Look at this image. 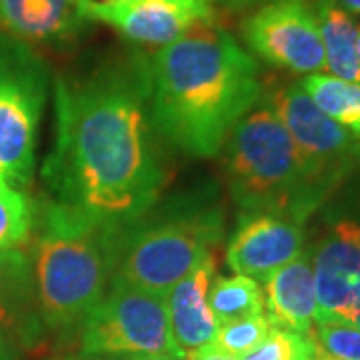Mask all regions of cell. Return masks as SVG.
Instances as JSON below:
<instances>
[{
  "label": "cell",
  "mask_w": 360,
  "mask_h": 360,
  "mask_svg": "<svg viewBox=\"0 0 360 360\" xmlns=\"http://www.w3.org/2000/svg\"><path fill=\"white\" fill-rule=\"evenodd\" d=\"M182 360H240V359H234V356H231V354L222 352V350L214 347V345H206V347L202 348H196V350L186 352Z\"/></svg>",
  "instance_id": "25"
},
{
  "label": "cell",
  "mask_w": 360,
  "mask_h": 360,
  "mask_svg": "<svg viewBox=\"0 0 360 360\" xmlns=\"http://www.w3.org/2000/svg\"><path fill=\"white\" fill-rule=\"evenodd\" d=\"M127 360H179L168 354H139V356H129Z\"/></svg>",
  "instance_id": "28"
},
{
  "label": "cell",
  "mask_w": 360,
  "mask_h": 360,
  "mask_svg": "<svg viewBox=\"0 0 360 360\" xmlns=\"http://www.w3.org/2000/svg\"><path fill=\"white\" fill-rule=\"evenodd\" d=\"M240 360H316V345L312 336L270 326L266 338Z\"/></svg>",
  "instance_id": "23"
},
{
  "label": "cell",
  "mask_w": 360,
  "mask_h": 360,
  "mask_svg": "<svg viewBox=\"0 0 360 360\" xmlns=\"http://www.w3.org/2000/svg\"><path fill=\"white\" fill-rule=\"evenodd\" d=\"M212 8H226V11H232V13H250L262 4H269L272 0H206Z\"/></svg>",
  "instance_id": "24"
},
{
  "label": "cell",
  "mask_w": 360,
  "mask_h": 360,
  "mask_svg": "<svg viewBox=\"0 0 360 360\" xmlns=\"http://www.w3.org/2000/svg\"><path fill=\"white\" fill-rule=\"evenodd\" d=\"M300 86L324 115L360 139V84L314 72L302 78Z\"/></svg>",
  "instance_id": "18"
},
{
  "label": "cell",
  "mask_w": 360,
  "mask_h": 360,
  "mask_svg": "<svg viewBox=\"0 0 360 360\" xmlns=\"http://www.w3.org/2000/svg\"><path fill=\"white\" fill-rule=\"evenodd\" d=\"M37 300L30 260L20 248H0V328L18 326Z\"/></svg>",
  "instance_id": "17"
},
{
  "label": "cell",
  "mask_w": 360,
  "mask_h": 360,
  "mask_svg": "<svg viewBox=\"0 0 360 360\" xmlns=\"http://www.w3.org/2000/svg\"><path fill=\"white\" fill-rule=\"evenodd\" d=\"M34 206L22 191L0 182V248H18L32 234Z\"/></svg>",
  "instance_id": "20"
},
{
  "label": "cell",
  "mask_w": 360,
  "mask_h": 360,
  "mask_svg": "<svg viewBox=\"0 0 360 360\" xmlns=\"http://www.w3.org/2000/svg\"><path fill=\"white\" fill-rule=\"evenodd\" d=\"M186 2H206V0H186ZM208 4V2H206Z\"/></svg>",
  "instance_id": "33"
},
{
  "label": "cell",
  "mask_w": 360,
  "mask_h": 360,
  "mask_svg": "<svg viewBox=\"0 0 360 360\" xmlns=\"http://www.w3.org/2000/svg\"><path fill=\"white\" fill-rule=\"evenodd\" d=\"M2 180H8V179H6V174L2 172V168H0V182H2Z\"/></svg>",
  "instance_id": "32"
},
{
  "label": "cell",
  "mask_w": 360,
  "mask_h": 360,
  "mask_svg": "<svg viewBox=\"0 0 360 360\" xmlns=\"http://www.w3.org/2000/svg\"><path fill=\"white\" fill-rule=\"evenodd\" d=\"M312 340L322 354L335 360H360V328L345 319L316 321Z\"/></svg>",
  "instance_id": "22"
},
{
  "label": "cell",
  "mask_w": 360,
  "mask_h": 360,
  "mask_svg": "<svg viewBox=\"0 0 360 360\" xmlns=\"http://www.w3.org/2000/svg\"><path fill=\"white\" fill-rule=\"evenodd\" d=\"M103 2H116V0H103Z\"/></svg>",
  "instance_id": "34"
},
{
  "label": "cell",
  "mask_w": 360,
  "mask_h": 360,
  "mask_svg": "<svg viewBox=\"0 0 360 360\" xmlns=\"http://www.w3.org/2000/svg\"><path fill=\"white\" fill-rule=\"evenodd\" d=\"M350 16H360V0H336Z\"/></svg>",
  "instance_id": "27"
},
{
  "label": "cell",
  "mask_w": 360,
  "mask_h": 360,
  "mask_svg": "<svg viewBox=\"0 0 360 360\" xmlns=\"http://www.w3.org/2000/svg\"><path fill=\"white\" fill-rule=\"evenodd\" d=\"M80 350L86 356L168 354L184 359L172 338L167 296L141 290L116 276L80 322Z\"/></svg>",
  "instance_id": "7"
},
{
  "label": "cell",
  "mask_w": 360,
  "mask_h": 360,
  "mask_svg": "<svg viewBox=\"0 0 360 360\" xmlns=\"http://www.w3.org/2000/svg\"><path fill=\"white\" fill-rule=\"evenodd\" d=\"M316 360H335V359H330V356H326V354H322L321 350L316 348Z\"/></svg>",
  "instance_id": "31"
},
{
  "label": "cell",
  "mask_w": 360,
  "mask_h": 360,
  "mask_svg": "<svg viewBox=\"0 0 360 360\" xmlns=\"http://www.w3.org/2000/svg\"><path fill=\"white\" fill-rule=\"evenodd\" d=\"M240 37L266 65L295 75L326 68L314 0H272L246 14Z\"/></svg>",
  "instance_id": "9"
},
{
  "label": "cell",
  "mask_w": 360,
  "mask_h": 360,
  "mask_svg": "<svg viewBox=\"0 0 360 360\" xmlns=\"http://www.w3.org/2000/svg\"><path fill=\"white\" fill-rule=\"evenodd\" d=\"M0 360H18V352L13 340L6 336L4 328H0Z\"/></svg>",
  "instance_id": "26"
},
{
  "label": "cell",
  "mask_w": 360,
  "mask_h": 360,
  "mask_svg": "<svg viewBox=\"0 0 360 360\" xmlns=\"http://www.w3.org/2000/svg\"><path fill=\"white\" fill-rule=\"evenodd\" d=\"M356 54H359V60H360V26L356 28Z\"/></svg>",
  "instance_id": "30"
},
{
  "label": "cell",
  "mask_w": 360,
  "mask_h": 360,
  "mask_svg": "<svg viewBox=\"0 0 360 360\" xmlns=\"http://www.w3.org/2000/svg\"><path fill=\"white\" fill-rule=\"evenodd\" d=\"M51 82V68L37 49L0 30V168L14 184L32 179Z\"/></svg>",
  "instance_id": "6"
},
{
  "label": "cell",
  "mask_w": 360,
  "mask_h": 360,
  "mask_svg": "<svg viewBox=\"0 0 360 360\" xmlns=\"http://www.w3.org/2000/svg\"><path fill=\"white\" fill-rule=\"evenodd\" d=\"M208 307L219 322L264 314V290L245 274L220 276L208 288Z\"/></svg>",
  "instance_id": "19"
},
{
  "label": "cell",
  "mask_w": 360,
  "mask_h": 360,
  "mask_svg": "<svg viewBox=\"0 0 360 360\" xmlns=\"http://www.w3.org/2000/svg\"><path fill=\"white\" fill-rule=\"evenodd\" d=\"M264 310L272 326L312 336L316 288L310 252L304 250L300 257L264 278Z\"/></svg>",
  "instance_id": "15"
},
{
  "label": "cell",
  "mask_w": 360,
  "mask_h": 360,
  "mask_svg": "<svg viewBox=\"0 0 360 360\" xmlns=\"http://www.w3.org/2000/svg\"><path fill=\"white\" fill-rule=\"evenodd\" d=\"M90 26L78 0H0V30L30 46L70 49Z\"/></svg>",
  "instance_id": "13"
},
{
  "label": "cell",
  "mask_w": 360,
  "mask_h": 360,
  "mask_svg": "<svg viewBox=\"0 0 360 360\" xmlns=\"http://www.w3.org/2000/svg\"><path fill=\"white\" fill-rule=\"evenodd\" d=\"M348 322H352V324H356L360 328V302L356 304V309H354V312L350 314V319H348Z\"/></svg>",
  "instance_id": "29"
},
{
  "label": "cell",
  "mask_w": 360,
  "mask_h": 360,
  "mask_svg": "<svg viewBox=\"0 0 360 360\" xmlns=\"http://www.w3.org/2000/svg\"><path fill=\"white\" fill-rule=\"evenodd\" d=\"M222 236L224 219L219 206L200 198H180L148 219L142 214L118 229L115 276L167 296L174 284L214 255Z\"/></svg>",
  "instance_id": "4"
},
{
  "label": "cell",
  "mask_w": 360,
  "mask_h": 360,
  "mask_svg": "<svg viewBox=\"0 0 360 360\" xmlns=\"http://www.w3.org/2000/svg\"><path fill=\"white\" fill-rule=\"evenodd\" d=\"M321 28L326 68L333 77L360 84V60L356 54L354 18L336 0H314Z\"/></svg>",
  "instance_id": "16"
},
{
  "label": "cell",
  "mask_w": 360,
  "mask_h": 360,
  "mask_svg": "<svg viewBox=\"0 0 360 360\" xmlns=\"http://www.w3.org/2000/svg\"><path fill=\"white\" fill-rule=\"evenodd\" d=\"M214 272V255H210L191 274L174 284L167 295L172 338L184 354L212 345L219 330L220 322L208 307V288L212 284Z\"/></svg>",
  "instance_id": "14"
},
{
  "label": "cell",
  "mask_w": 360,
  "mask_h": 360,
  "mask_svg": "<svg viewBox=\"0 0 360 360\" xmlns=\"http://www.w3.org/2000/svg\"><path fill=\"white\" fill-rule=\"evenodd\" d=\"M32 276L44 322L65 330L98 304L115 276L118 226L54 200L34 208Z\"/></svg>",
  "instance_id": "3"
},
{
  "label": "cell",
  "mask_w": 360,
  "mask_h": 360,
  "mask_svg": "<svg viewBox=\"0 0 360 360\" xmlns=\"http://www.w3.org/2000/svg\"><path fill=\"white\" fill-rule=\"evenodd\" d=\"M90 22H103L141 46H167L198 22H214V8L186 0H78Z\"/></svg>",
  "instance_id": "10"
},
{
  "label": "cell",
  "mask_w": 360,
  "mask_h": 360,
  "mask_svg": "<svg viewBox=\"0 0 360 360\" xmlns=\"http://www.w3.org/2000/svg\"><path fill=\"white\" fill-rule=\"evenodd\" d=\"M316 321H348L360 302V222L340 220L314 246Z\"/></svg>",
  "instance_id": "12"
},
{
  "label": "cell",
  "mask_w": 360,
  "mask_h": 360,
  "mask_svg": "<svg viewBox=\"0 0 360 360\" xmlns=\"http://www.w3.org/2000/svg\"><path fill=\"white\" fill-rule=\"evenodd\" d=\"M270 326L272 324H270L266 314H257V316L238 319V321L231 322H220L212 345L220 348L222 352L234 356V359H243L266 338Z\"/></svg>",
  "instance_id": "21"
},
{
  "label": "cell",
  "mask_w": 360,
  "mask_h": 360,
  "mask_svg": "<svg viewBox=\"0 0 360 360\" xmlns=\"http://www.w3.org/2000/svg\"><path fill=\"white\" fill-rule=\"evenodd\" d=\"M66 360H72V359H66Z\"/></svg>",
  "instance_id": "35"
},
{
  "label": "cell",
  "mask_w": 360,
  "mask_h": 360,
  "mask_svg": "<svg viewBox=\"0 0 360 360\" xmlns=\"http://www.w3.org/2000/svg\"><path fill=\"white\" fill-rule=\"evenodd\" d=\"M150 54H116L54 82L51 200L115 226L148 212L167 184L150 116Z\"/></svg>",
  "instance_id": "1"
},
{
  "label": "cell",
  "mask_w": 360,
  "mask_h": 360,
  "mask_svg": "<svg viewBox=\"0 0 360 360\" xmlns=\"http://www.w3.org/2000/svg\"><path fill=\"white\" fill-rule=\"evenodd\" d=\"M148 65L156 134L191 156L219 155L264 90L255 56L214 22L188 28Z\"/></svg>",
  "instance_id": "2"
},
{
  "label": "cell",
  "mask_w": 360,
  "mask_h": 360,
  "mask_svg": "<svg viewBox=\"0 0 360 360\" xmlns=\"http://www.w3.org/2000/svg\"><path fill=\"white\" fill-rule=\"evenodd\" d=\"M262 98L295 142L310 198L319 208L348 174L360 168V139L324 115L300 82L262 90Z\"/></svg>",
  "instance_id": "8"
},
{
  "label": "cell",
  "mask_w": 360,
  "mask_h": 360,
  "mask_svg": "<svg viewBox=\"0 0 360 360\" xmlns=\"http://www.w3.org/2000/svg\"><path fill=\"white\" fill-rule=\"evenodd\" d=\"M224 174L243 212H281L307 222L316 210L283 120L260 96L226 139Z\"/></svg>",
  "instance_id": "5"
},
{
  "label": "cell",
  "mask_w": 360,
  "mask_h": 360,
  "mask_svg": "<svg viewBox=\"0 0 360 360\" xmlns=\"http://www.w3.org/2000/svg\"><path fill=\"white\" fill-rule=\"evenodd\" d=\"M304 222L281 212H245L226 246L234 274L269 278L304 252Z\"/></svg>",
  "instance_id": "11"
}]
</instances>
